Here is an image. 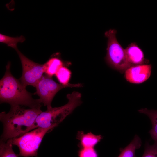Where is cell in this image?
<instances>
[{
    "label": "cell",
    "mask_w": 157,
    "mask_h": 157,
    "mask_svg": "<svg viewBox=\"0 0 157 157\" xmlns=\"http://www.w3.org/2000/svg\"><path fill=\"white\" fill-rule=\"evenodd\" d=\"M10 106L8 113L3 111L0 113V120L3 126L0 140L3 141L18 138L29 132L36 119L42 112V105L28 109L19 105Z\"/></svg>",
    "instance_id": "obj_1"
},
{
    "label": "cell",
    "mask_w": 157,
    "mask_h": 157,
    "mask_svg": "<svg viewBox=\"0 0 157 157\" xmlns=\"http://www.w3.org/2000/svg\"><path fill=\"white\" fill-rule=\"evenodd\" d=\"M11 63L6 66L4 75L0 81V103H6L10 106L17 105L34 108L41 105L39 99H35L19 79L15 78L10 71Z\"/></svg>",
    "instance_id": "obj_2"
},
{
    "label": "cell",
    "mask_w": 157,
    "mask_h": 157,
    "mask_svg": "<svg viewBox=\"0 0 157 157\" xmlns=\"http://www.w3.org/2000/svg\"><path fill=\"white\" fill-rule=\"evenodd\" d=\"M68 102L60 107L51 108L45 111L42 112L37 117L30 131L38 128L54 129L61 123L82 103L81 94L77 91H74L67 94Z\"/></svg>",
    "instance_id": "obj_3"
},
{
    "label": "cell",
    "mask_w": 157,
    "mask_h": 157,
    "mask_svg": "<svg viewBox=\"0 0 157 157\" xmlns=\"http://www.w3.org/2000/svg\"><path fill=\"white\" fill-rule=\"evenodd\" d=\"M116 33L114 29H109L105 33V36L108 38L105 59L111 68L123 74L131 66L127 58L125 49L117 40Z\"/></svg>",
    "instance_id": "obj_4"
},
{
    "label": "cell",
    "mask_w": 157,
    "mask_h": 157,
    "mask_svg": "<svg viewBox=\"0 0 157 157\" xmlns=\"http://www.w3.org/2000/svg\"><path fill=\"white\" fill-rule=\"evenodd\" d=\"M52 128H38L18 138L12 139L13 145L19 149V156L23 157H37L38 151L46 134Z\"/></svg>",
    "instance_id": "obj_5"
},
{
    "label": "cell",
    "mask_w": 157,
    "mask_h": 157,
    "mask_svg": "<svg viewBox=\"0 0 157 157\" xmlns=\"http://www.w3.org/2000/svg\"><path fill=\"white\" fill-rule=\"evenodd\" d=\"M20 59L22 67V74L19 79L22 84L35 87L44 73L43 64L35 63L28 59L17 49L16 50Z\"/></svg>",
    "instance_id": "obj_6"
},
{
    "label": "cell",
    "mask_w": 157,
    "mask_h": 157,
    "mask_svg": "<svg viewBox=\"0 0 157 157\" xmlns=\"http://www.w3.org/2000/svg\"><path fill=\"white\" fill-rule=\"evenodd\" d=\"M67 87H74L58 83L52 77L43 75L36 85V91L35 94L39 97V99L41 103L47 106L48 109L52 107L51 102L56 93L63 88Z\"/></svg>",
    "instance_id": "obj_7"
},
{
    "label": "cell",
    "mask_w": 157,
    "mask_h": 157,
    "mask_svg": "<svg viewBox=\"0 0 157 157\" xmlns=\"http://www.w3.org/2000/svg\"><path fill=\"white\" fill-rule=\"evenodd\" d=\"M152 66L151 64H143L132 66L124 73L125 79L128 82L139 84L146 81L150 77Z\"/></svg>",
    "instance_id": "obj_8"
},
{
    "label": "cell",
    "mask_w": 157,
    "mask_h": 157,
    "mask_svg": "<svg viewBox=\"0 0 157 157\" xmlns=\"http://www.w3.org/2000/svg\"><path fill=\"white\" fill-rule=\"evenodd\" d=\"M127 59L131 66L148 64L149 60L144 58L142 50L135 43H132L125 49Z\"/></svg>",
    "instance_id": "obj_9"
},
{
    "label": "cell",
    "mask_w": 157,
    "mask_h": 157,
    "mask_svg": "<svg viewBox=\"0 0 157 157\" xmlns=\"http://www.w3.org/2000/svg\"><path fill=\"white\" fill-rule=\"evenodd\" d=\"M76 137L80 141V148L94 147L103 138L100 135H95L91 132L84 133L83 131L78 132Z\"/></svg>",
    "instance_id": "obj_10"
},
{
    "label": "cell",
    "mask_w": 157,
    "mask_h": 157,
    "mask_svg": "<svg viewBox=\"0 0 157 157\" xmlns=\"http://www.w3.org/2000/svg\"><path fill=\"white\" fill-rule=\"evenodd\" d=\"M57 55L53 56L43 64L44 72L45 75L52 77L62 67L70 64L65 63Z\"/></svg>",
    "instance_id": "obj_11"
},
{
    "label": "cell",
    "mask_w": 157,
    "mask_h": 157,
    "mask_svg": "<svg viewBox=\"0 0 157 157\" xmlns=\"http://www.w3.org/2000/svg\"><path fill=\"white\" fill-rule=\"evenodd\" d=\"M142 141L137 135H135L131 142L126 147L120 149V154L117 157H137L135 151L142 145Z\"/></svg>",
    "instance_id": "obj_12"
},
{
    "label": "cell",
    "mask_w": 157,
    "mask_h": 157,
    "mask_svg": "<svg viewBox=\"0 0 157 157\" xmlns=\"http://www.w3.org/2000/svg\"><path fill=\"white\" fill-rule=\"evenodd\" d=\"M138 112L146 115L151 122L152 127L149 131L154 143L157 144V110H149L146 108L139 110Z\"/></svg>",
    "instance_id": "obj_13"
},
{
    "label": "cell",
    "mask_w": 157,
    "mask_h": 157,
    "mask_svg": "<svg viewBox=\"0 0 157 157\" xmlns=\"http://www.w3.org/2000/svg\"><path fill=\"white\" fill-rule=\"evenodd\" d=\"M57 79L60 84L65 85L72 86L74 87H81L83 85L80 83L71 84L69 81L71 77V71L66 66L60 67L55 74Z\"/></svg>",
    "instance_id": "obj_14"
},
{
    "label": "cell",
    "mask_w": 157,
    "mask_h": 157,
    "mask_svg": "<svg viewBox=\"0 0 157 157\" xmlns=\"http://www.w3.org/2000/svg\"><path fill=\"white\" fill-rule=\"evenodd\" d=\"M12 139L6 141L0 140V157H18L13 149Z\"/></svg>",
    "instance_id": "obj_15"
},
{
    "label": "cell",
    "mask_w": 157,
    "mask_h": 157,
    "mask_svg": "<svg viewBox=\"0 0 157 157\" xmlns=\"http://www.w3.org/2000/svg\"><path fill=\"white\" fill-rule=\"evenodd\" d=\"M25 40V38L23 36L14 37L0 34V42L7 44L8 46L11 47L15 50L18 49L17 44L19 42L22 43Z\"/></svg>",
    "instance_id": "obj_16"
},
{
    "label": "cell",
    "mask_w": 157,
    "mask_h": 157,
    "mask_svg": "<svg viewBox=\"0 0 157 157\" xmlns=\"http://www.w3.org/2000/svg\"><path fill=\"white\" fill-rule=\"evenodd\" d=\"M142 157H157V144L151 145L149 142H146L144 154Z\"/></svg>",
    "instance_id": "obj_17"
},
{
    "label": "cell",
    "mask_w": 157,
    "mask_h": 157,
    "mask_svg": "<svg viewBox=\"0 0 157 157\" xmlns=\"http://www.w3.org/2000/svg\"><path fill=\"white\" fill-rule=\"evenodd\" d=\"M78 156V157H98V154L94 147L80 148Z\"/></svg>",
    "instance_id": "obj_18"
}]
</instances>
